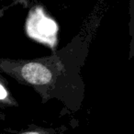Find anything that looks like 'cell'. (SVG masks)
I'll return each instance as SVG.
<instances>
[{
	"label": "cell",
	"instance_id": "obj_2",
	"mask_svg": "<svg viewBox=\"0 0 134 134\" xmlns=\"http://www.w3.org/2000/svg\"><path fill=\"white\" fill-rule=\"evenodd\" d=\"M22 76L30 84L44 85L52 80V74L47 67L38 63L25 64L21 70Z\"/></svg>",
	"mask_w": 134,
	"mask_h": 134
},
{
	"label": "cell",
	"instance_id": "obj_5",
	"mask_svg": "<svg viewBox=\"0 0 134 134\" xmlns=\"http://www.w3.org/2000/svg\"><path fill=\"white\" fill-rule=\"evenodd\" d=\"M22 134H40V133H38V132L31 131V132H26V133H22Z\"/></svg>",
	"mask_w": 134,
	"mask_h": 134
},
{
	"label": "cell",
	"instance_id": "obj_4",
	"mask_svg": "<svg viewBox=\"0 0 134 134\" xmlns=\"http://www.w3.org/2000/svg\"><path fill=\"white\" fill-rule=\"evenodd\" d=\"M8 96V93H7L6 89L3 87L2 85H0V99L2 100V99H5Z\"/></svg>",
	"mask_w": 134,
	"mask_h": 134
},
{
	"label": "cell",
	"instance_id": "obj_6",
	"mask_svg": "<svg viewBox=\"0 0 134 134\" xmlns=\"http://www.w3.org/2000/svg\"><path fill=\"white\" fill-rule=\"evenodd\" d=\"M0 1H3V0H0ZM12 1H24V0H12Z\"/></svg>",
	"mask_w": 134,
	"mask_h": 134
},
{
	"label": "cell",
	"instance_id": "obj_3",
	"mask_svg": "<svg viewBox=\"0 0 134 134\" xmlns=\"http://www.w3.org/2000/svg\"><path fill=\"white\" fill-rule=\"evenodd\" d=\"M130 33L132 35V48L134 49V0H130Z\"/></svg>",
	"mask_w": 134,
	"mask_h": 134
},
{
	"label": "cell",
	"instance_id": "obj_1",
	"mask_svg": "<svg viewBox=\"0 0 134 134\" xmlns=\"http://www.w3.org/2000/svg\"><path fill=\"white\" fill-rule=\"evenodd\" d=\"M56 31L57 27L54 21L46 19L44 16L43 19L38 20L37 24H28V33H30L35 39H38V41H45L49 44H52V41L54 40Z\"/></svg>",
	"mask_w": 134,
	"mask_h": 134
}]
</instances>
